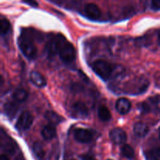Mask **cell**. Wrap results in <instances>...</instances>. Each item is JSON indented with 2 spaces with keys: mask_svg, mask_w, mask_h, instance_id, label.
Listing matches in <instances>:
<instances>
[{
  "mask_svg": "<svg viewBox=\"0 0 160 160\" xmlns=\"http://www.w3.org/2000/svg\"><path fill=\"white\" fill-rule=\"evenodd\" d=\"M48 53L54 55L58 53L63 62L70 63L75 59V48L62 35H57L49 40L48 43Z\"/></svg>",
  "mask_w": 160,
  "mask_h": 160,
  "instance_id": "cell-1",
  "label": "cell"
},
{
  "mask_svg": "<svg viewBox=\"0 0 160 160\" xmlns=\"http://www.w3.org/2000/svg\"><path fill=\"white\" fill-rule=\"evenodd\" d=\"M117 69V65L104 60L95 61L92 64V70L95 74L103 80L106 81L111 78L113 72Z\"/></svg>",
  "mask_w": 160,
  "mask_h": 160,
  "instance_id": "cell-2",
  "label": "cell"
},
{
  "mask_svg": "<svg viewBox=\"0 0 160 160\" xmlns=\"http://www.w3.org/2000/svg\"><path fill=\"white\" fill-rule=\"evenodd\" d=\"M18 45L23 54L28 59L33 60L36 57L37 48L29 35L26 34L20 35L18 39Z\"/></svg>",
  "mask_w": 160,
  "mask_h": 160,
  "instance_id": "cell-3",
  "label": "cell"
},
{
  "mask_svg": "<svg viewBox=\"0 0 160 160\" xmlns=\"http://www.w3.org/2000/svg\"><path fill=\"white\" fill-rule=\"evenodd\" d=\"M34 118L32 115L28 111H23L18 118L17 124H16V128L20 131H25L28 130L30 127L32 125Z\"/></svg>",
  "mask_w": 160,
  "mask_h": 160,
  "instance_id": "cell-4",
  "label": "cell"
},
{
  "mask_svg": "<svg viewBox=\"0 0 160 160\" xmlns=\"http://www.w3.org/2000/svg\"><path fill=\"white\" fill-rule=\"evenodd\" d=\"M70 111L71 115L75 119H85L88 116V108L87 105L81 101L73 104Z\"/></svg>",
  "mask_w": 160,
  "mask_h": 160,
  "instance_id": "cell-5",
  "label": "cell"
},
{
  "mask_svg": "<svg viewBox=\"0 0 160 160\" xmlns=\"http://www.w3.org/2000/svg\"><path fill=\"white\" fill-rule=\"evenodd\" d=\"M73 136L77 141L86 144V143L91 142L93 140L94 133L88 129L78 128L75 130Z\"/></svg>",
  "mask_w": 160,
  "mask_h": 160,
  "instance_id": "cell-6",
  "label": "cell"
},
{
  "mask_svg": "<svg viewBox=\"0 0 160 160\" xmlns=\"http://www.w3.org/2000/svg\"><path fill=\"white\" fill-rule=\"evenodd\" d=\"M109 137L113 143L117 144H123L127 141V133L120 128H114L109 132Z\"/></svg>",
  "mask_w": 160,
  "mask_h": 160,
  "instance_id": "cell-7",
  "label": "cell"
},
{
  "mask_svg": "<svg viewBox=\"0 0 160 160\" xmlns=\"http://www.w3.org/2000/svg\"><path fill=\"white\" fill-rule=\"evenodd\" d=\"M84 12L86 15L91 19L96 20L101 17V10L97 5L94 3H88L84 7Z\"/></svg>",
  "mask_w": 160,
  "mask_h": 160,
  "instance_id": "cell-8",
  "label": "cell"
},
{
  "mask_svg": "<svg viewBox=\"0 0 160 160\" xmlns=\"http://www.w3.org/2000/svg\"><path fill=\"white\" fill-rule=\"evenodd\" d=\"M131 108V104L126 98H120L116 102V109L120 114L125 115L129 112Z\"/></svg>",
  "mask_w": 160,
  "mask_h": 160,
  "instance_id": "cell-9",
  "label": "cell"
},
{
  "mask_svg": "<svg viewBox=\"0 0 160 160\" xmlns=\"http://www.w3.org/2000/svg\"><path fill=\"white\" fill-rule=\"evenodd\" d=\"M30 78H31V83H32L34 86H37V87L42 88L46 86L47 82L45 77H44L41 73L36 72V71H32V72H31Z\"/></svg>",
  "mask_w": 160,
  "mask_h": 160,
  "instance_id": "cell-10",
  "label": "cell"
},
{
  "mask_svg": "<svg viewBox=\"0 0 160 160\" xmlns=\"http://www.w3.org/2000/svg\"><path fill=\"white\" fill-rule=\"evenodd\" d=\"M56 135V127L52 124H49L47 125L42 129V136L43 138L46 141H49V140L53 139Z\"/></svg>",
  "mask_w": 160,
  "mask_h": 160,
  "instance_id": "cell-11",
  "label": "cell"
},
{
  "mask_svg": "<svg viewBox=\"0 0 160 160\" xmlns=\"http://www.w3.org/2000/svg\"><path fill=\"white\" fill-rule=\"evenodd\" d=\"M149 131V128L148 125L145 123L142 122H137L134 124V133L136 136H139V137H143Z\"/></svg>",
  "mask_w": 160,
  "mask_h": 160,
  "instance_id": "cell-12",
  "label": "cell"
},
{
  "mask_svg": "<svg viewBox=\"0 0 160 160\" xmlns=\"http://www.w3.org/2000/svg\"><path fill=\"white\" fill-rule=\"evenodd\" d=\"M45 118L49 122L50 124H52V125H56V124L59 123L62 120V117H61L57 113L54 112L52 111H47L45 114Z\"/></svg>",
  "mask_w": 160,
  "mask_h": 160,
  "instance_id": "cell-13",
  "label": "cell"
},
{
  "mask_svg": "<svg viewBox=\"0 0 160 160\" xmlns=\"http://www.w3.org/2000/svg\"><path fill=\"white\" fill-rule=\"evenodd\" d=\"M5 113L6 115L9 116V118H13L15 115L17 114V111L18 110V106L14 102H8L4 106Z\"/></svg>",
  "mask_w": 160,
  "mask_h": 160,
  "instance_id": "cell-14",
  "label": "cell"
},
{
  "mask_svg": "<svg viewBox=\"0 0 160 160\" xmlns=\"http://www.w3.org/2000/svg\"><path fill=\"white\" fill-rule=\"evenodd\" d=\"M98 116L102 121L106 122V121L110 120L111 113L110 111H109V110L108 109L107 107L102 105V106H100L99 108H98Z\"/></svg>",
  "mask_w": 160,
  "mask_h": 160,
  "instance_id": "cell-15",
  "label": "cell"
},
{
  "mask_svg": "<svg viewBox=\"0 0 160 160\" xmlns=\"http://www.w3.org/2000/svg\"><path fill=\"white\" fill-rule=\"evenodd\" d=\"M13 99L17 102H23L28 99V93L26 90L23 89H18L14 91L13 93Z\"/></svg>",
  "mask_w": 160,
  "mask_h": 160,
  "instance_id": "cell-16",
  "label": "cell"
},
{
  "mask_svg": "<svg viewBox=\"0 0 160 160\" xmlns=\"http://www.w3.org/2000/svg\"><path fill=\"white\" fill-rule=\"evenodd\" d=\"M33 151H34V155L37 156V158L38 159H44V157H45V151H44V147L42 145V144H40L39 142L34 143V145H33Z\"/></svg>",
  "mask_w": 160,
  "mask_h": 160,
  "instance_id": "cell-17",
  "label": "cell"
},
{
  "mask_svg": "<svg viewBox=\"0 0 160 160\" xmlns=\"http://www.w3.org/2000/svg\"><path fill=\"white\" fill-rule=\"evenodd\" d=\"M121 154L127 158H133L134 156V151L129 144H123L121 147Z\"/></svg>",
  "mask_w": 160,
  "mask_h": 160,
  "instance_id": "cell-18",
  "label": "cell"
},
{
  "mask_svg": "<svg viewBox=\"0 0 160 160\" xmlns=\"http://www.w3.org/2000/svg\"><path fill=\"white\" fill-rule=\"evenodd\" d=\"M11 28L10 23L6 19H0V35L7 34Z\"/></svg>",
  "mask_w": 160,
  "mask_h": 160,
  "instance_id": "cell-19",
  "label": "cell"
},
{
  "mask_svg": "<svg viewBox=\"0 0 160 160\" xmlns=\"http://www.w3.org/2000/svg\"><path fill=\"white\" fill-rule=\"evenodd\" d=\"M148 156L151 160H160V146L150 151Z\"/></svg>",
  "mask_w": 160,
  "mask_h": 160,
  "instance_id": "cell-20",
  "label": "cell"
},
{
  "mask_svg": "<svg viewBox=\"0 0 160 160\" xmlns=\"http://www.w3.org/2000/svg\"><path fill=\"white\" fill-rule=\"evenodd\" d=\"M152 8L155 10H160V0H152Z\"/></svg>",
  "mask_w": 160,
  "mask_h": 160,
  "instance_id": "cell-21",
  "label": "cell"
},
{
  "mask_svg": "<svg viewBox=\"0 0 160 160\" xmlns=\"http://www.w3.org/2000/svg\"><path fill=\"white\" fill-rule=\"evenodd\" d=\"M22 1L28 4V6H32V7H38V3H37L36 0H22Z\"/></svg>",
  "mask_w": 160,
  "mask_h": 160,
  "instance_id": "cell-22",
  "label": "cell"
},
{
  "mask_svg": "<svg viewBox=\"0 0 160 160\" xmlns=\"http://www.w3.org/2000/svg\"><path fill=\"white\" fill-rule=\"evenodd\" d=\"M81 160H96L93 155H90V154H84L80 156Z\"/></svg>",
  "mask_w": 160,
  "mask_h": 160,
  "instance_id": "cell-23",
  "label": "cell"
},
{
  "mask_svg": "<svg viewBox=\"0 0 160 160\" xmlns=\"http://www.w3.org/2000/svg\"><path fill=\"white\" fill-rule=\"evenodd\" d=\"M0 160H10L9 157L6 155H0Z\"/></svg>",
  "mask_w": 160,
  "mask_h": 160,
  "instance_id": "cell-24",
  "label": "cell"
},
{
  "mask_svg": "<svg viewBox=\"0 0 160 160\" xmlns=\"http://www.w3.org/2000/svg\"><path fill=\"white\" fill-rule=\"evenodd\" d=\"M3 83V78H2V77L1 76V75H0V86H1L2 84Z\"/></svg>",
  "mask_w": 160,
  "mask_h": 160,
  "instance_id": "cell-25",
  "label": "cell"
},
{
  "mask_svg": "<svg viewBox=\"0 0 160 160\" xmlns=\"http://www.w3.org/2000/svg\"><path fill=\"white\" fill-rule=\"evenodd\" d=\"M158 39H159V42L160 43V30H159V32H158Z\"/></svg>",
  "mask_w": 160,
  "mask_h": 160,
  "instance_id": "cell-26",
  "label": "cell"
},
{
  "mask_svg": "<svg viewBox=\"0 0 160 160\" xmlns=\"http://www.w3.org/2000/svg\"><path fill=\"white\" fill-rule=\"evenodd\" d=\"M2 147V140L1 138H0V147Z\"/></svg>",
  "mask_w": 160,
  "mask_h": 160,
  "instance_id": "cell-27",
  "label": "cell"
},
{
  "mask_svg": "<svg viewBox=\"0 0 160 160\" xmlns=\"http://www.w3.org/2000/svg\"><path fill=\"white\" fill-rule=\"evenodd\" d=\"M159 138H160V129H159Z\"/></svg>",
  "mask_w": 160,
  "mask_h": 160,
  "instance_id": "cell-28",
  "label": "cell"
},
{
  "mask_svg": "<svg viewBox=\"0 0 160 160\" xmlns=\"http://www.w3.org/2000/svg\"><path fill=\"white\" fill-rule=\"evenodd\" d=\"M107 160H112V159H107Z\"/></svg>",
  "mask_w": 160,
  "mask_h": 160,
  "instance_id": "cell-29",
  "label": "cell"
}]
</instances>
